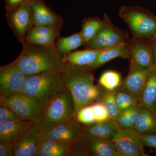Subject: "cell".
Instances as JSON below:
<instances>
[{
    "label": "cell",
    "instance_id": "cell-1",
    "mask_svg": "<svg viewBox=\"0 0 156 156\" xmlns=\"http://www.w3.org/2000/svg\"><path fill=\"white\" fill-rule=\"evenodd\" d=\"M95 70L88 66L65 63L61 72L64 87L74 101L75 115L82 108L97 102L101 95L103 87L94 84Z\"/></svg>",
    "mask_w": 156,
    "mask_h": 156
},
{
    "label": "cell",
    "instance_id": "cell-2",
    "mask_svg": "<svg viewBox=\"0 0 156 156\" xmlns=\"http://www.w3.org/2000/svg\"><path fill=\"white\" fill-rule=\"evenodd\" d=\"M23 46L22 52L15 61L27 77L47 71L62 70L65 62L55 48L35 44Z\"/></svg>",
    "mask_w": 156,
    "mask_h": 156
},
{
    "label": "cell",
    "instance_id": "cell-3",
    "mask_svg": "<svg viewBox=\"0 0 156 156\" xmlns=\"http://www.w3.org/2000/svg\"><path fill=\"white\" fill-rule=\"evenodd\" d=\"M74 101L68 89L52 97L44 104L41 118L36 124L38 131L44 133L56 126L75 119Z\"/></svg>",
    "mask_w": 156,
    "mask_h": 156
},
{
    "label": "cell",
    "instance_id": "cell-4",
    "mask_svg": "<svg viewBox=\"0 0 156 156\" xmlns=\"http://www.w3.org/2000/svg\"><path fill=\"white\" fill-rule=\"evenodd\" d=\"M65 89L61 72L47 71L27 77L21 93L34 97L45 104Z\"/></svg>",
    "mask_w": 156,
    "mask_h": 156
},
{
    "label": "cell",
    "instance_id": "cell-5",
    "mask_svg": "<svg viewBox=\"0 0 156 156\" xmlns=\"http://www.w3.org/2000/svg\"><path fill=\"white\" fill-rule=\"evenodd\" d=\"M119 15L130 28L134 40L150 39L156 31V17L145 9L123 6Z\"/></svg>",
    "mask_w": 156,
    "mask_h": 156
},
{
    "label": "cell",
    "instance_id": "cell-6",
    "mask_svg": "<svg viewBox=\"0 0 156 156\" xmlns=\"http://www.w3.org/2000/svg\"><path fill=\"white\" fill-rule=\"evenodd\" d=\"M0 104L10 107L24 120L37 124L41 118L44 104L30 95L19 93L0 98Z\"/></svg>",
    "mask_w": 156,
    "mask_h": 156
},
{
    "label": "cell",
    "instance_id": "cell-7",
    "mask_svg": "<svg viewBox=\"0 0 156 156\" xmlns=\"http://www.w3.org/2000/svg\"><path fill=\"white\" fill-rule=\"evenodd\" d=\"M102 27L95 37L83 45L86 49L104 50L120 43L130 41L129 35L115 26L106 14L104 16Z\"/></svg>",
    "mask_w": 156,
    "mask_h": 156
},
{
    "label": "cell",
    "instance_id": "cell-8",
    "mask_svg": "<svg viewBox=\"0 0 156 156\" xmlns=\"http://www.w3.org/2000/svg\"><path fill=\"white\" fill-rule=\"evenodd\" d=\"M5 17L14 35L22 44L27 34L34 26L30 2L12 8H5Z\"/></svg>",
    "mask_w": 156,
    "mask_h": 156
},
{
    "label": "cell",
    "instance_id": "cell-9",
    "mask_svg": "<svg viewBox=\"0 0 156 156\" xmlns=\"http://www.w3.org/2000/svg\"><path fill=\"white\" fill-rule=\"evenodd\" d=\"M119 156H146L142 135L134 128L118 129L112 137Z\"/></svg>",
    "mask_w": 156,
    "mask_h": 156
},
{
    "label": "cell",
    "instance_id": "cell-10",
    "mask_svg": "<svg viewBox=\"0 0 156 156\" xmlns=\"http://www.w3.org/2000/svg\"><path fill=\"white\" fill-rule=\"evenodd\" d=\"M27 76L14 60L0 67V98L21 93Z\"/></svg>",
    "mask_w": 156,
    "mask_h": 156
},
{
    "label": "cell",
    "instance_id": "cell-11",
    "mask_svg": "<svg viewBox=\"0 0 156 156\" xmlns=\"http://www.w3.org/2000/svg\"><path fill=\"white\" fill-rule=\"evenodd\" d=\"M149 70L141 67L131 59L128 75L122 81L118 89H121L131 93L138 99L147 81Z\"/></svg>",
    "mask_w": 156,
    "mask_h": 156
},
{
    "label": "cell",
    "instance_id": "cell-12",
    "mask_svg": "<svg viewBox=\"0 0 156 156\" xmlns=\"http://www.w3.org/2000/svg\"><path fill=\"white\" fill-rule=\"evenodd\" d=\"M85 136L82 124L74 119L44 132L43 138L77 143Z\"/></svg>",
    "mask_w": 156,
    "mask_h": 156
},
{
    "label": "cell",
    "instance_id": "cell-13",
    "mask_svg": "<svg viewBox=\"0 0 156 156\" xmlns=\"http://www.w3.org/2000/svg\"><path fill=\"white\" fill-rule=\"evenodd\" d=\"M43 135L44 133L37 130L34 123L14 143V156H35Z\"/></svg>",
    "mask_w": 156,
    "mask_h": 156
},
{
    "label": "cell",
    "instance_id": "cell-14",
    "mask_svg": "<svg viewBox=\"0 0 156 156\" xmlns=\"http://www.w3.org/2000/svg\"><path fill=\"white\" fill-rule=\"evenodd\" d=\"M31 8L33 16L34 26L63 25L64 20L48 7L44 0H31Z\"/></svg>",
    "mask_w": 156,
    "mask_h": 156
},
{
    "label": "cell",
    "instance_id": "cell-15",
    "mask_svg": "<svg viewBox=\"0 0 156 156\" xmlns=\"http://www.w3.org/2000/svg\"><path fill=\"white\" fill-rule=\"evenodd\" d=\"M146 40H131L130 58L141 67L149 69L155 64L154 56L150 43Z\"/></svg>",
    "mask_w": 156,
    "mask_h": 156
},
{
    "label": "cell",
    "instance_id": "cell-16",
    "mask_svg": "<svg viewBox=\"0 0 156 156\" xmlns=\"http://www.w3.org/2000/svg\"><path fill=\"white\" fill-rule=\"evenodd\" d=\"M34 124L27 120L0 121V141L14 143Z\"/></svg>",
    "mask_w": 156,
    "mask_h": 156
},
{
    "label": "cell",
    "instance_id": "cell-17",
    "mask_svg": "<svg viewBox=\"0 0 156 156\" xmlns=\"http://www.w3.org/2000/svg\"><path fill=\"white\" fill-rule=\"evenodd\" d=\"M75 144L43 138L39 141L35 156H68Z\"/></svg>",
    "mask_w": 156,
    "mask_h": 156
},
{
    "label": "cell",
    "instance_id": "cell-18",
    "mask_svg": "<svg viewBox=\"0 0 156 156\" xmlns=\"http://www.w3.org/2000/svg\"><path fill=\"white\" fill-rule=\"evenodd\" d=\"M83 141L90 156H119L112 140L85 136Z\"/></svg>",
    "mask_w": 156,
    "mask_h": 156
},
{
    "label": "cell",
    "instance_id": "cell-19",
    "mask_svg": "<svg viewBox=\"0 0 156 156\" xmlns=\"http://www.w3.org/2000/svg\"><path fill=\"white\" fill-rule=\"evenodd\" d=\"M82 126L85 136L111 140L120 128L114 120L110 119Z\"/></svg>",
    "mask_w": 156,
    "mask_h": 156
},
{
    "label": "cell",
    "instance_id": "cell-20",
    "mask_svg": "<svg viewBox=\"0 0 156 156\" xmlns=\"http://www.w3.org/2000/svg\"><path fill=\"white\" fill-rule=\"evenodd\" d=\"M130 41L120 43L111 48L105 49L98 55L94 63L88 66L96 69L108 62L117 57L130 58Z\"/></svg>",
    "mask_w": 156,
    "mask_h": 156
},
{
    "label": "cell",
    "instance_id": "cell-21",
    "mask_svg": "<svg viewBox=\"0 0 156 156\" xmlns=\"http://www.w3.org/2000/svg\"><path fill=\"white\" fill-rule=\"evenodd\" d=\"M146 83L140 98L143 106L154 113L156 107V66L149 69Z\"/></svg>",
    "mask_w": 156,
    "mask_h": 156
},
{
    "label": "cell",
    "instance_id": "cell-22",
    "mask_svg": "<svg viewBox=\"0 0 156 156\" xmlns=\"http://www.w3.org/2000/svg\"><path fill=\"white\" fill-rule=\"evenodd\" d=\"M104 50L86 49L81 51L69 52L63 56L65 63L76 65L89 66L95 62L98 56Z\"/></svg>",
    "mask_w": 156,
    "mask_h": 156
},
{
    "label": "cell",
    "instance_id": "cell-23",
    "mask_svg": "<svg viewBox=\"0 0 156 156\" xmlns=\"http://www.w3.org/2000/svg\"><path fill=\"white\" fill-rule=\"evenodd\" d=\"M84 41L81 32L67 37L58 36L56 38L55 47L57 53L63 56L65 54L83 46Z\"/></svg>",
    "mask_w": 156,
    "mask_h": 156
},
{
    "label": "cell",
    "instance_id": "cell-24",
    "mask_svg": "<svg viewBox=\"0 0 156 156\" xmlns=\"http://www.w3.org/2000/svg\"><path fill=\"white\" fill-rule=\"evenodd\" d=\"M134 128L141 135L156 133V117L154 113L143 107Z\"/></svg>",
    "mask_w": 156,
    "mask_h": 156
},
{
    "label": "cell",
    "instance_id": "cell-25",
    "mask_svg": "<svg viewBox=\"0 0 156 156\" xmlns=\"http://www.w3.org/2000/svg\"><path fill=\"white\" fill-rule=\"evenodd\" d=\"M143 107L140 102L136 106L119 112L114 120L121 128H134Z\"/></svg>",
    "mask_w": 156,
    "mask_h": 156
},
{
    "label": "cell",
    "instance_id": "cell-26",
    "mask_svg": "<svg viewBox=\"0 0 156 156\" xmlns=\"http://www.w3.org/2000/svg\"><path fill=\"white\" fill-rule=\"evenodd\" d=\"M102 19L97 17H90L84 19L82 22L81 31L84 40V45L95 37L102 27Z\"/></svg>",
    "mask_w": 156,
    "mask_h": 156
},
{
    "label": "cell",
    "instance_id": "cell-27",
    "mask_svg": "<svg viewBox=\"0 0 156 156\" xmlns=\"http://www.w3.org/2000/svg\"><path fill=\"white\" fill-rule=\"evenodd\" d=\"M116 89L108 90L103 87L101 95L98 101V102L102 103L106 108L110 119L114 120L119 112L116 103Z\"/></svg>",
    "mask_w": 156,
    "mask_h": 156
},
{
    "label": "cell",
    "instance_id": "cell-28",
    "mask_svg": "<svg viewBox=\"0 0 156 156\" xmlns=\"http://www.w3.org/2000/svg\"><path fill=\"white\" fill-rule=\"evenodd\" d=\"M115 101L119 112L134 107L140 103L139 99L134 95L119 89H116Z\"/></svg>",
    "mask_w": 156,
    "mask_h": 156
},
{
    "label": "cell",
    "instance_id": "cell-29",
    "mask_svg": "<svg viewBox=\"0 0 156 156\" xmlns=\"http://www.w3.org/2000/svg\"><path fill=\"white\" fill-rule=\"evenodd\" d=\"M121 75L115 71H107L101 76L98 83L104 89L114 90L118 89L121 82Z\"/></svg>",
    "mask_w": 156,
    "mask_h": 156
},
{
    "label": "cell",
    "instance_id": "cell-30",
    "mask_svg": "<svg viewBox=\"0 0 156 156\" xmlns=\"http://www.w3.org/2000/svg\"><path fill=\"white\" fill-rule=\"evenodd\" d=\"M62 27V26L61 25L34 26L28 31L25 39L50 34L59 35Z\"/></svg>",
    "mask_w": 156,
    "mask_h": 156
},
{
    "label": "cell",
    "instance_id": "cell-31",
    "mask_svg": "<svg viewBox=\"0 0 156 156\" xmlns=\"http://www.w3.org/2000/svg\"><path fill=\"white\" fill-rule=\"evenodd\" d=\"M58 36H59L58 35L50 34L27 38L25 39L24 43L22 45L23 46L26 44H35L55 48V41Z\"/></svg>",
    "mask_w": 156,
    "mask_h": 156
},
{
    "label": "cell",
    "instance_id": "cell-32",
    "mask_svg": "<svg viewBox=\"0 0 156 156\" xmlns=\"http://www.w3.org/2000/svg\"><path fill=\"white\" fill-rule=\"evenodd\" d=\"M75 119L82 124H89L95 122V115L91 105L81 108L76 115Z\"/></svg>",
    "mask_w": 156,
    "mask_h": 156
},
{
    "label": "cell",
    "instance_id": "cell-33",
    "mask_svg": "<svg viewBox=\"0 0 156 156\" xmlns=\"http://www.w3.org/2000/svg\"><path fill=\"white\" fill-rule=\"evenodd\" d=\"M25 120L10 107L0 104V121Z\"/></svg>",
    "mask_w": 156,
    "mask_h": 156
},
{
    "label": "cell",
    "instance_id": "cell-34",
    "mask_svg": "<svg viewBox=\"0 0 156 156\" xmlns=\"http://www.w3.org/2000/svg\"><path fill=\"white\" fill-rule=\"evenodd\" d=\"M91 105L94 111L95 122H102L109 119L106 108L102 103L97 101Z\"/></svg>",
    "mask_w": 156,
    "mask_h": 156
},
{
    "label": "cell",
    "instance_id": "cell-35",
    "mask_svg": "<svg viewBox=\"0 0 156 156\" xmlns=\"http://www.w3.org/2000/svg\"><path fill=\"white\" fill-rule=\"evenodd\" d=\"M68 156H90V155L86 144L82 140L74 144Z\"/></svg>",
    "mask_w": 156,
    "mask_h": 156
},
{
    "label": "cell",
    "instance_id": "cell-36",
    "mask_svg": "<svg viewBox=\"0 0 156 156\" xmlns=\"http://www.w3.org/2000/svg\"><path fill=\"white\" fill-rule=\"evenodd\" d=\"M0 156H14V143L0 141Z\"/></svg>",
    "mask_w": 156,
    "mask_h": 156
},
{
    "label": "cell",
    "instance_id": "cell-37",
    "mask_svg": "<svg viewBox=\"0 0 156 156\" xmlns=\"http://www.w3.org/2000/svg\"><path fill=\"white\" fill-rule=\"evenodd\" d=\"M142 138L145 146L154 148L156 150V133L142 135Z\"/></svg>",
    "mask_w": 156,
    "mask_h": 156
},
{
    "label": "cell",
    "instance_id": "cell-38",
    "mask_svg": "<svg viewBox=\"0 0 156 156\" xmlns=\"http://www.w3.org/2000/svg\"><path fill=\"white\" fill-rule=\"evenodd\" d=\"M31 0H5V8H12L23 3L29 2Z\"/></svg>",
    "mask_w": 156,
    "mask_h": 156
},
{
    "label": "cell",
    "instance_id": "cell-39",
    "mask_svg": "<svg viewBox=\"0 0 156 156\" xmlns=\"http://www.w3.org/2000/svg\"><path fill=\"white\" fill-rule=\"evenodd\" d=\"M149 39L150 40V43L151 46L153 50L154 56L155 59L154 64L156 66V42L154 41L151 40V39Z\"/></svg>",
    "mask_w": 156,
    "mask_h": 156
},
{
    "label": "cell",
    "instance_id": "cell-40",
    "mask_svg": "<svg viewBox=\"0 0 156 156\" xmlns=\"http://www.w3.org/2000/svg\"><path fill=\"white\" fill-rule=\"evenodd\" d=\"M151 40H152V41H154L156 42V31L152 37H151Z\"/></svg>",
    "mask_w": 156,
    "mask_h": 156
},
{
    "label": "cell",
    "instance_id": "cell-41",
    "mask_svg": "<svg viewBox=\"0 0 156 156\" xmlns=\"http://www.w3.org/2000/svg\"><path fill=\"white\" fill-rule=\"evenodd\" d=\"M154 113L156 117V107L155 108L154 111Z\"/></svg>",
    "mask_w": 156,
    "mask_h": 156
}]
</instances>
